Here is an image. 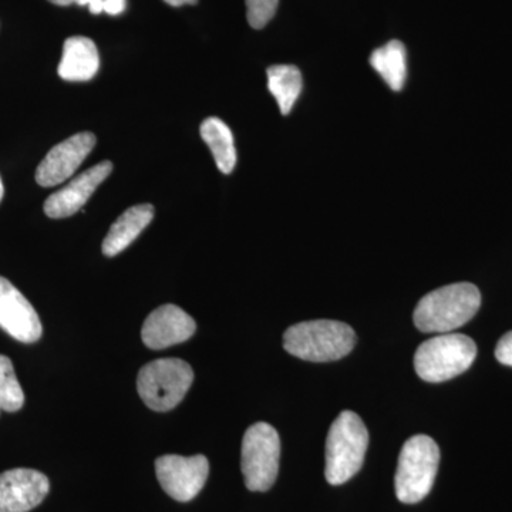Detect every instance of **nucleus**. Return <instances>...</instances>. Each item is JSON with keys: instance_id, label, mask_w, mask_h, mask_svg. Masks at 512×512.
I'll list each match as a JSON object with an SVG mask.
<instances>
[{"instance_id": "1", "label": "nucleus", "mask_w": 512, "mask_h": 512, "mask_svg": "<svg viewBox=\"0 0 512 512\" xmlns=\"http://www.w3.org/2000/svg\"><path fill=\"white\" fill-rule=\"evenodd\" d=\"M481 293L468 282L451 284L427 293L414 309V325L424 333H448L476 316Z\"/></svg>"}, {"instance_id": "2", "label": "nucleus", "mask_w": 512, "mask_h": 512, "mask_svg": "<svg viewBox=\"0 0 512 512\" xmlns=\"http://www.w3.org/2000/svg\"><path fill=\"white\" fill-rule=\"evenodd\" d=\"M355 345V330L338 320L298 323L284 335L286 352L308 362H335L348 356Z\"/></svg>"}, {"instance_id": "3", "label": "nucleus", "mask_w": 512, "mask_h": 512, "mask_svg": "<svg viewBox=\"0 0 512 512\" xmlns=\"http://www.w3.org/2000/svg\"><path fill=\"white\" fill-rule=\"evenodd\" d=\"M369 433L356 413L342 412L330 426L326 440L325 476L330 485L345 484L365 461Z\"/></svg>"}, {"instance_id": "4", "label": "nucleus", "mask_w": 512, "mask_h": 512, "mask_svg": "<svg viewBox=\"0 0 512 512\" xmlns=\"http://www.w3.org/2000/svg\"><path fill=\"white\" fill-rule=\"evenodd\" d=\"M476 356L473 339L458 333H443L421 343L414 355V369L424 382H447L470 369Z\"/></svg>"}, {"instance_id": "5", "label": "nucleus", "mask_w": 512, "mask_h": 512, "mask_svg": "<svg viewBox=\"0 0 512 512\" xmlns=\"http://www.w3.org/2000/svg\"><path fill=\"white\" fill-rule=\"evenodd\" d=\"M440 450L429 436H414L404 443L396 471V495L403 504H416L429 495L439 470Z\"/></svg>"}, {"instance_id": "6", "label": "nucleus", "mask_w": 512, "mask_h": 512, "mask_svg": "<svg viewBox=\"0 0 512 512\" xmlns=\"http://www.w3.org/2000/svg\"><path fill=\"white\" fill-rule=\"evenodd\" d=\"M194 382V372L181 359H158L141 367L137 390L141 400L154 412H170L183 402Z\"/></svg>"}, {"instance_id": "7", "label": "nucleus", "mask_w": 512, "mask_h": 512, "mask_svg": "<svg viewBox=\"0 0 512 512\" xmlns=\"http://www.w3.org/2000/svg\"><path fill=\"white\" fill-rule=\"evenodd\" d=\"M281 458V439L271 424L259 421L242 440L241 468L249 491L264 493L275 484Z\"/></svg>"}, {"instance_id": "8", "label": "nucleus", "mask_w": 512, "mask_h": 512, "mask_svg": "<svg viewBox=\"0 0 512 512\" xmlns=\"http://www.w3.org/2000/svg\"><path fill=\"white\" fill-rule=\"evenodd\" d=\"M156 474L165 493L175 501L188 503L201 493L207 483L210 463L201 454L192 457L167 454L157 458Z\"/></svg>"}, {"instance_id": "9", "label": "nucleus", "mask_w": 512, "mask_h": 512, "mask_svg": "<svg viewBox=\"0 0 512 512\" xmlns=\"http://www.w3.org/2000/svg\"><path fill=\"white\" fill-rule=\"evenodd\" d=\"M96 146L93 133H79L57 144L43 158L36 170L37 184L42 187H55L69 180L77 168Z\"/></svg>"}, {"instance_id": "10", "label": "nucleus", "mask_w": 512, "mask_h": 512, "mask_svg": "<svg viewBox=\"0 0 512 512\" xmlns=\"http://www.w3.org/2000/svg\"><path fill=\"white\" fill-rule=\"evenodd\" d=\"M0 328L22 343L42 338L43 326L32 303L8 279L0 276Z\"/></svg>"}, {"instance_id": "11", "label": "nucleus", "mask_w": 512, "mask_h": 512, "mask_svg": "<svg viewBox=\"0 0 512 512\" xmlns=\"http://www.w3.org/2000/svg\"><path fill=\"white\" fill-rule=\"evenodd\" d=\"M49 478L32 468L0 474V512H29L49 494Z\"/></svg>"}, {"instance_id": "12", "label": "nucleus", "mask_w": 512, "mask_h": 512, "mask_svg": "<svg viewBox=\"0 0 512 512\" xmlns=\"http://www.w3.org/2000/svg\"><path fill=\"white\" fill-rule=\"evenodd\" d=\"M111 171H113V164L110 161H103L74 178L62 190L50 195L43 207L47 217L62 220L82 210L84 204L92 198L94 191L109 177Z\"/></svg>"}, {"instance_id": "13", "label": "nucleus", "mask_w": 512, "mask_h": 512, "mask_svg": "<svg viewBox=\"0 0 512 512\" xmlns=\"http://www.w3.org/2000/svg\"><path fill=\"white\" fill-rule=\"evenodd\" d=\"M195 320L175 305H163L148 315L141 329L147 348L161 350L183 343L194 336Z\"/></svg>"}, {"instance_id": "14", "label": "nucleus", "mask_w": 512, "mask_h": 512, "mask_svg": "<svg viewBox=\"0 0 512 512\" xmlns=\"http://www.w3.org/2000/svg\"><path fill=\"white\" fill-rule=\"evenodd\" d=\"M100 69V56L92 39L74 36L63 46L59 64V76L67 82H89Z\"/></svg>"}, {"instance_id": "15", "label": "nucleus", "mask_w": 512, "mask_h": 512, "mask_svg": "<svg viewBox=\"0 0 512 512\" xmlns=\"http://www.w3.org/2000/svg\"><path fill=\"white\" fill-rule=\"evenodd\" d=\"M154 218V207L151 204L136 205L128 208L119 220L111 225L109 234L103 242V254L116 256L130 247L138 235L150 225Z\"/></svg>"}, {"instance_id": "16", "label": "nucleus", "mask_w": 512, "mask_h": 512, "mask_svg": "<svg viewBox=\"0 0 512 512\" xmlns=\"http://www.w3.org/2000/svg\"><path fill=\"white\" fill-rule=\"evenodd\" d=\"M370 64L393 92L403 89L407 79V50L400 40L376 49L370 56Z\"/></svg>"}, {"instance_id": "17", "label": "nucleus", "mask_w": 512, "mask_h": 512, "mask_svg": "<svg viewBox=\"0 0 512 512\" xmlns=\"http://www.w3.org/2000/svg\"><path fill=\"white\" fill-rule=\"evenodd\" d=\"M201 137L210 147L221 173L231 174L237 164V150L231 128L217 117H210L201 124Z\"/></svg>"}, {"instance_id": "18", "label": "nucleus", "mask_w": 512, "mask_h": 512, "mask_svg": "<svg viewBox=\"0 0 512 512\" xmlns=\"http://www.w3.org/2000/svg\"><path fill=\"white\" fill-rule=\"evenodd\" d=\"M268 74V89L284 116L291 113L299 94L302 92L303 80L301 70L289 64H278L266 70Z\"/></svg>"}, {"instance_id": "19", "label": "nucleus", "mask_w": 512, "mask_h": 512, "mask_svg": "<svg viewBox=\"0 0 512 512\" xmlns=\"http://www.w3.org/2000/svg\"><path fill=\"white\" fill-rule=\"evenodd\" d=\"M25 404V393L8 356L0 355V409L15 413Z\"/></svg>"}, {"instance_id": "20", "label": "nucleus", "mask_w": 512, "mask_h": 512, "mask_svg": "<svg viewBox=\"0 0 512 512\" xmlns=\"http://www.w3.org/2000/svg\"><path fill=\"white\" fill-rule=\"evenodd\" d=\"M279 0H247V18L254 29H262L274 18Z\"/></svg>"}, {"instance_id": "21", "label": "nucleus", "mask_w": 512, "mask_h": 512, "mask_svg": "<svg viewBox=\"0 0 512 512\" xmlns=\"http://www.w3.org/2000/svg\"><path fill=\"white\" fill-rule=\"evenodd\" d=\"M495 357L501 365L512 367V332H508L500 339L495 348Z\"/></svg>"}, {"instance_id": "22", "label": "nucleus", "mask_w": 512, "mask_h": 512, "mask_svg": "<svg viewBox=\"0 0 512 512\" xmlns=\"http://www.w3.org/2000/svg\"><path fill=\"white\" fill-rule=\"evenodd\" d=\"M126 10V0H103V12L110 16H119Z\"/></svg>"}, {"instance_id": "23", "label": "nucleus", "mask_w": 512, "mask_h": 512, "mask_svg": "<svg viewBox=\"0 0 512 512\" xmlns=\"http://www.w3.org/2000/svg\"><path fill=\"white\" fill-rule=\"evenodd\" d=\"M76 3L79 6H89L93 15L103 13V0H76Z\"/></svg>"}, {"instance_id": "24", "label": "nucleus", "mask_w": 512, "mask_h": 512, "mask_svg": "<svg viewBox=\"0 0 512 512\" xmlns=\"http://www.w3.org/2000/svg\"><path fill=\"white\" fill-rule=\"evenodd\" d=\"M164 2L174 8H181L184 5H197L198 0H164Z\"/></svg>"}, {"instance_id": "25", "label": "nucleus", "mask_w": 512, "mask_h": 512, "mask_svg": "<svg viewBox=\"0 0 512 512\" xmlns=\"http://www.w3.org/2000/svg\"><path fill=\"white\" fill-rule=\"evenodd\" d=\"M49 2H52L53 5L57 6H70L73 5V3H76V0H49Z\"/></svg>"}, {"instance_id": "26", "label": "nucleus", "mask_w": 512, "mask_h": 512, "mask_svg": "<svg viewBox=\"0 0 512 512\" xmlns=\"http://www.w3.org/2000/svg\"><path fill=\"white\" fill-rule=\"evenodd\" d=\"M3 194H5V188H3L2 178H0V201H2Z\"/></svg>"}, {"instance_id": "27", "label": "nucleus", "mask_w": 512, "mask_h": 512, "mask_svg": "<svg viewBox=\"0 0 512 512\" xmlns=\"http://www.w3.org/2000/svg\"><path fill=\"white\" fill-rule=\"evenodd\" d=\"M0 410H2V409H0Z\"/></svg>"}]
</instances>
